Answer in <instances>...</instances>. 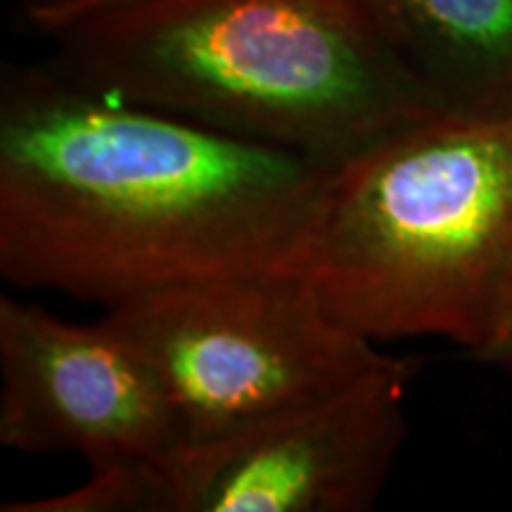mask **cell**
I'll return each mask as SVG.
<instances>
[{"mask_svg":"<svg viewBox=\"0 0 512 512\" xmlns=\"http://www.w3.org/2000/svg\"><path fill=\"white\" fill-rule=\"evenodd\" d=\"M335 166L114 98L53 60L5 64L0 275L112 306L302 271Z\"/></svg>","mask_w":512,"mask_h":512,"instance_id":"6da1fadb","label":"cell"},{"mask_svg":"<svg viewBox=\"0 0 512 512\" xmlns=\"http://www.w3.org/2000/svg\"><path fill=\"white\" fill-rule=\"evenodd\" d=\"M46 38L102 93L330 164L441 117L361 0H133Z\"/></svg>","mask_w":512,"mask_h":512,"instance_id":"7a4b0ae2","label":"cell"},{"mask_svg":"<svg viewBox=\"0 0 512 512\" xmlns=\"http://www.w3.org/2000/svg\"><path fill=\"white\" fill-rule=\"evenodd\" d=\"M302 273L368 342L482 356L512 280V121L434 117L339 162Z\"/></svg>","mask_w":512,"mask_h":512,"instance_id":"3957f363","label":"cell"},{"mask_svg":"<svg viewBox=\"0 0 512 512\" xmlns=\"http://www.w3.org/2000/svg\"><path fill=\"white\" fill-rule=\"evenodd\" d=\"M102 320L157 377L181 444L337 392L389 356L332 318L302 271L157 287Z\"/></svg>","mask_w":512,"mask_h":512,"instance_id":"277c9868","label":"cell"},{"mask_svg":"<svg viewBox=\"0 0 512 512\" xmlns=\"http://www.w3.org/2000/svg\"><path fill=\"white\" fill-rule=\"evenodd\" d=\"M420 370L389 354L337 392L133 463L131 512H366L406 439Z\"/></svg>","mask_w":512,"mask_h":512,"instance_id":"5b68a950","label":"cell"},{"mask_svg":"<svg viewBox=\"0 0 512 512\" xmlns=\"http://www.w3.org/2000/svg\"><path fill=\"white\" fill-rule=\"evenodd\" d=\"M0 444L72 453L88 470L157 458L181 430L157 377L105 320L57 318L0 297Z\"/></svg>","mask_w":512,"mask_h":512,"instance_id":"8992f818","label":"cell"},{"mask_svg":"<svg viewBox=\"0 0 512 512\" xmlns=\"http://www.w3.org/2000/svg\"><path fill=\"white\" fill-rule=\"evenodd\" d=\"M441 117L512 121V0H361Z\"/></svg>","mask_w":512,"mask_h":512,"instance_id":"52a82bcc","label":"cell"},{"mask_svg":"<svg viewBox=\"0 0 512 512\" xmlns=\"http://www.w3.org/2000/svg\"><path fill=\"white\" fill-rule=\"evenodd\" d=\"M126 3H133V0H27L22 15L31 29L48 36L76 22V19L95 15V12L102 10L119 8V5Z\"/></svg>","mask_w":512,"mask_h":512,"instance_id":"ba28073f","label":"cell"},{"mask_svg":"<svg viewBox=\"0 0 512 512\" xmlns=\"http://www.w3.org/2000/svg\"><path fill=\"white\" fill-rule=\"evenodd\" d=\"M477 361L486 363V366L512 368V280L508 294H505L501 316H498L494 337H491L489 347L482 351V356Z\"/></svg>","mask_w":512,"mask_h":512,"instance_id":"9c48e42d","label":"cell"}]
</instances>
